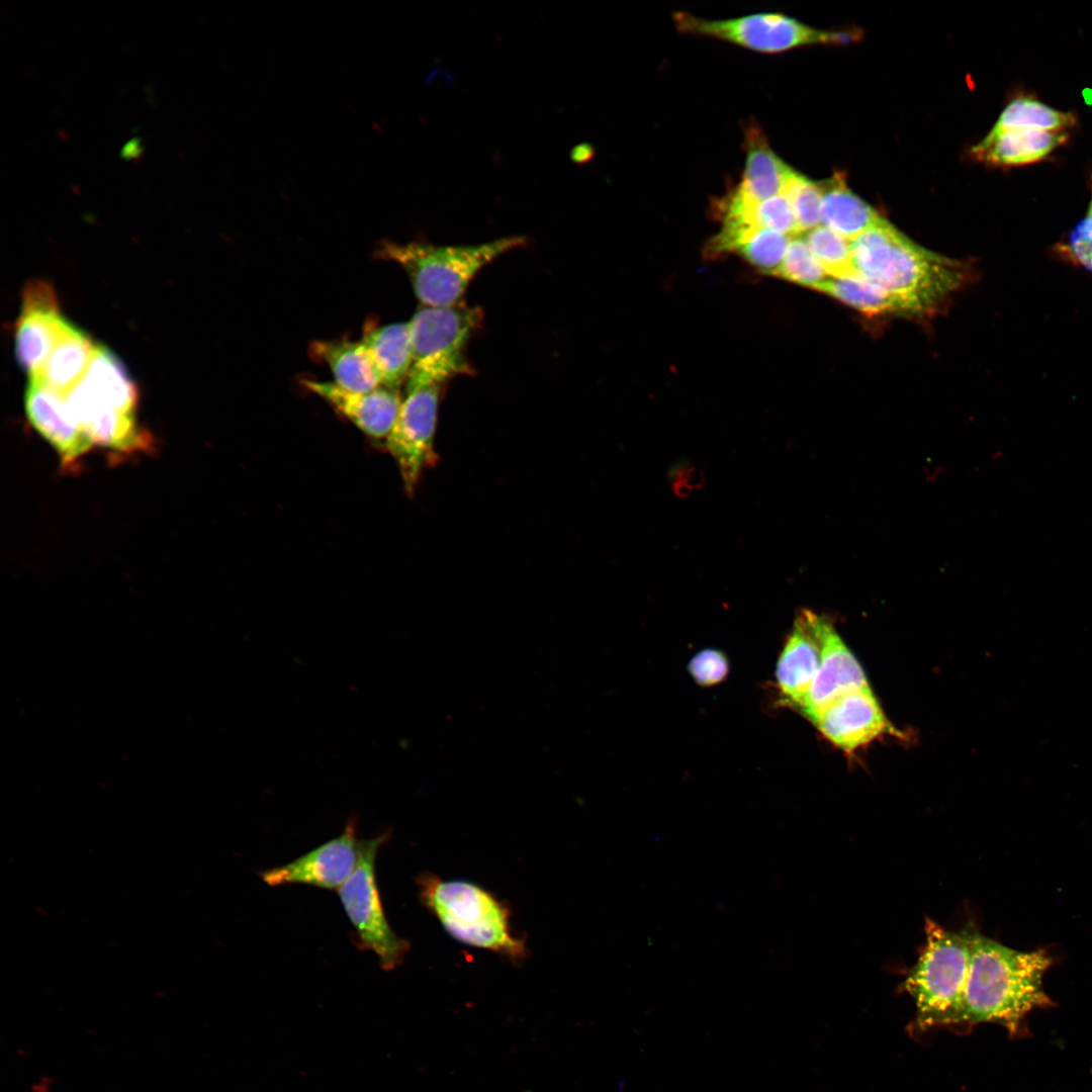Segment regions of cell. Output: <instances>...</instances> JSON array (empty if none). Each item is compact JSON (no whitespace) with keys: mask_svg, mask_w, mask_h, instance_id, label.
Wrapping results in <instances>:
<instances>
[{"mask_svg":"<svg viewBox=\"0 0 1092 1092\" xmlns=\"http://www.w3.org/2000/svg\"><path fill=\"white\" fill-rule=\"evenodd\" d=\"M1052 964L1045 949L1016 950L973 929L960 1024L993 1022L1022 1035L1027 1014L1053 1004L1042 985Z\"/></svg>","mask_w":1092,"mask_h":1092,"instance_id":"obj_1","label":"cell"},{"mask_svg":"<svg viewBox=\"0 0 1092 1092\" xmlns=\"http://www.w3.org/2000/svg\"><path fill=\"white\" fill-rule=\"evenodd\" d=\"M850 247L856 275L911 299L928 313L967 276L961 262L914 243L887 219L851 240Z\"/></svg>","mask_w":1092,"mask_h":1092,"instance_id":"obj_2","label":"cell"},{"mask_svg":"<svg viewBox=\"0 0 1092 1092\" xmlns=\"http://www.w3.org/2000/svg\"><path fill=\"white\" fill-rule=\"evenodd\" d=\"M524 237H505L474 245L382 242L378 257L400 266L422 306L461 302L469 283L487 264L525 245Z\"/></svg>","mask_w":1092,"mask_h":1092,"instance_id":"obj_3","label":"cell"},{"mask_svg":"<svg viewBox=\"0 0 1092 1092\" xmlns=\"http://www.w3.org/2000/svg\"><path fill=\"white\" fill-rule=\"evenodd\" d=\"M422 904L455 939L512 960L524 959L527 946L511 928L510 912L491 893L466 881H445L431 873L416 880Z\"/></svg>","mask_w":1092,"mask_h":1092,"instance_id":"obj_4","label":"cell"},{"mask_svg":"<svg viewBox=\"0 0 1092 1092\" xmlns=\"http://www.w3.org/2000/svg\"><path fill=\"white\" fill-rule=\"evenodd\" d=\"M972 934L973 929L950 931L926 918L925 942L903 987L915 1003L921 1028L960 1024Z\"/></svg>","mask_w":1092,"mask_h":1092,"instance_id":"obj_5","label":"cell"},{"mask_svg":"<svg viewBox=\"0 0 1092 1092\" xmlns=\"http://www.w3.org/2000/svg\"><path fill=\"white\" fill-rule=\"evenodd\" d=\"M482 320L479 307L463 302L419 308L408 321L413 362L405 390L442 385L452 377L470 373L466 348Z\"/></svg>","mask_w":1092,"mask_h":1092,"instance_id":"obj_6","label":"cell"},{"mask_svg":"<svg viewBox=\"0 0 1092 1092\" xmlns=\"http://www.w3.org/2000/svg\"><path fill=\"white\" fill-rule=\"evenodd\" d=\"M388 833L362 840L358 863L338 890L340 901L354 927L356 944L373 951L380 967L390 971L400 965L411 944L391 928L383 909L376 882L375 860Z\"/></svg>","mask_w":1092,"mask_h":1092,"instance_id":"obj_7","label":"cell"},{"mask_svg":"<svg viewBox=\"0 0 1092 1092\" xmlns=\"http://www.w3.org/2000/svg\"><path fill=\"white\" fill-rule=\"evenodd\" d=\"M673 20L680 32L725 40L760 53H780L815 43L840 44L857 38L853 32L818 30L780 13L711 20L676 12Z\"/></svg>","mask_w":1092,"mask_h":1092,"instance_id":"obj_8","label":"cell"},{"mask_svg":"<svg viewBox=\"0 0 1092 1092\" xmlns=\"http://www.w3.org/2000/svg\"><path fill=\"white\" fill-rule=\"evenodd\" d=\"M441 385L405 390L395 423L385 439L405 492H415L425 469L436 461L435 434Z\"/></svg>","mask_w":1092,"mask_h":1092,"instance_id":"obj_9","label":"cell"},{"mask_svg":"<svg viewBox=\"0 0 1092 1092\" xmlns=\"http://www.w3.org/2000/svg\"><path fill=\"white\" fill-rule=\"evenodd\" d=\"M361 841L357 837V817L351 816L337 837L282 866L259 873L269 886L304 884L339 890L355 870Z\"/></svg>","mask_w":1092,"mask_h":1092,"instance_id":"obj_10","label":"cell"},{"mask_svg":"<svg viewBox=\"0 0 1092 1092\" xmlns=\"http://www.w3.org/2000/svg\"><path fill=\"white\" fill-rule=\"evenodd\" d=\"M65 399L84 429L105 411L135 414L139 393L119 359L106 348L97 346L86 374Z\"/></svg>","mask_w":1092,"mask_h":1092,"instance_id":"obj_11","label":"cell"},{"mask_svg":"<svg viewBox=\"0 0 1092 1092\" xmlns=\"http://www.w3.org/2000/svg\"><path fill=\"white\" fill-rule=\"evenodd\" d=\"M71 325L59 312L56 293L48 283L38 280L25 286L16 322L15 352L18 364L30 377L39 372Z\"/></svg>","mask_w":1092,"mask_h":1092,"instance_id":"obj_12","label":"cell"},{"mask_svg":"<svg viewBox=\"0 0 1092 1092\" xmlns=\"http://www.w3.org/2000/svg\"><path fill=\"white\" fill-rule=\"evenodd\" d=\"M24 405L30 424L55 448L63 468L74 469L94 443L72 415L65 397L30 379Z\"/></svg>","mask_w":1092,"mask_h":1092,"instance_id":"obj_13","label":"cell"},{"mask_svg":"<svg viewBox=\"0 0 1092 1092\" xmlns=\"http://www.w3.org/2000/svg\"><path fill=\"white\" fill-rule=\"evenodd\" d=\"M813 722L826 739L848 753L891 730L870 687L836 700Z\"/></svg>","mask_w":1092,"mask_h":1092,"instance_id":"obj_14","label":"cell"},{"mask_svg":"<svg viewBox=\"0 0 1092 1092\" xmlns=\"http://www.w3.org/2000/svg\"><path fill=\"white\" fill-rule=\"evenodd\" d=\"M869 688L863 670L825 618L821 625V660L801 708L814 721L841 697Z\"/></svg>","mask_w":1092,"mask_h":1092,"instance_id":"obj_15","label":"cell"},{"mask_svg":"<svg viewBox=\"0 0 1092 1092\" xmlns=\"http://www.w3.org/2000/svg\"><path fill=\"white\" fill-rule=\"evenodd\" d=\"M303 385L374 439L387 438L402 402L399 390L385 386L360 392L346 390L335 382L304 380Z\"/></svg>","mask_w":1092,"mask_h":1092,"instance_id":"obj_16","label":"cell"},{"mask_svg":"<svg viewBox=\"0 0 1092 1092\" xmlns=\"http://www.w3.org/2000/svg\"><path fill=\"white\" fill-rule=\"evenodd\" d=\"M824 617L803 612L795 622L777 664V682L783 695L801 706L821 660V625Z\"/></svg>","mask_w":1092,"mask_h":1092,"instance_id":"obj_17","label":"cell"},{"mask_svg":"<svg viewBox=\"0 0 1092 1092\" xmlns=\"http://www.w3.org/2000/svg\"><path fill=\"white\" fill-rule=\"evenodd\" d=\"M745 153L742 179L732 195L743 202H759L782 194L794 170L775 154L761 130L753 125L746 130Z\"/></svg>","mask_w":1092,"mask_h":1092,"instance_id":"obj_18","label":"cell"},{"mask_svg":"<svg viewBox=\"0 0 1092 1092\" xmlns=\"http://www.w3.org/2000/svg\"><path fill=\"white\" fill-rule=\"evenodd\" d=\"M1067 138L1064 131L1015 128L986 136L972 153L978 160L993 166H1020L1043 160Z\"/></svg>","mask_w":1092,"mask_h":1092,"instance_id":"obj_19","label":"cell"},{"mask_svg":"<svg viewBox=\"0 0 1092 1092\" xmlns=\"http://www.w3.org/2000/svg\"><path fill=\"white\" fill-rule=\"evenodd\" d=\"M822 194V224L851 241L885 220L870 204L847 186L844 177L835 173L819 182Z\"/></svg>","mask_w":1092,"mask_h":1092,"instance_id":"obj_20","label":"cell"},{"mask_svg":"<svg viewBox=\"0 0 1092 1092\" xmlns=\"http://www.w3.org/2000/svg\"><path fill=\"white\" fill-rule=\"evenodd\" d=\"M361 341L369 352L381 386L398 390L406 383L413 362L410 322L375 328Z\"/></svg>","mask_w":1092,"mask_h":1092,"instance_id":"obj_21","label":"cell"},{"mask_svg":"<svg viewBox=\"0 0 1092 1092\" xmlns=\"http://www.w3.org/2000/svg\"><path fill=\"white\" fill-rule=\"evenodd\" d=\"M98 345L71 325L39 372L30 377L59 394H68L84 377Z\"/></svg>","mask_w":1092,"mask_h":1092,"instance_id":"obj_22","label":"cell"},{"mask_svg":"<svg viewBox=\"0 0 1092 1092\" xmlns=\"http://www.w3.org/2000/svg\"><path fill=\"white\" fill-rule=\"evenodd\" d=\"M868 314L923 315L920 304L854 274L828 277L815 289Z\"/></svg>","mask_w":1092,"mask_h":1092,"instance_id":"obj_23","label":"cell"},{"mask_svg":"<svg viewBox=\"0 0 1092 1092\" xmlns=\"http://www.w3.org/2000/svg\"><path fill=\"white\" fill-rule=\"evenodd\" d=\"M313 354L331 369L335 383L351 391H370L381 386L369 352L362 341H315Z\"/></svg>","mask_w":1092,"mask_h":1092,"instance_id":"obj_24","label":"cell"},{"mask_svg":"<svg viewBox=\"0 0 1092 1092\" xmlns=\"http://www.w3.org/2000/svg\"><path fill=\"white\" fill-rule=\"evenodd\" d=\"M1075 123L1072 113L1052 108L1033 97L1019 96L1008 103L987 136L1015 128L1063 131Z\"/></svg>","mask_w":1092,"mask_h":1092,"instance_id":"obj_25","label":"cell"},{"mask_svg":"<svg viewBox=\"0 0 1092 1092\" xmlns=\"http://www.w3.org/2000/svg\"><path fill=\"white\" fill-rule=\"evenodd\" d=\"M804 240L829 277L855 274L850 241L823 224L808 231Z\"/></svg>","mask_w":1092,"mask_h":1092,"instance_id":"obj_26","label":"cell"},{"mask_svg":"<svg viewBox=\"0 0 1092 1092\" xmlns=\"http://www.w3.org/2000/svg\"><path fill=\"white\" fill-rule=\"evenodd\" d=\"M791 237L768 230L755 229L736 251L762 273L776 275L789 247Z\"/></svg>","mask_w":1092,"mask_h":1092,"instance_id":"obj_27","label":"cell"},{"mask_svg":"<svg viewBox=\"0 0 1092 1092\" xmlns=\"http://www.w3.org/2000/svg\"><path fill=\"white\" fill-rule=\"evenodd\" d=\"M783 194L792 206L800 233L822 223V194L819 183L794 171Z\"/></svg>","mask_w":1092,"mask_h":1092,"instance_id":"obj_28","label":"cell"},{"mask_svg":"<svg viewBox=\"0 0 1092 1092\" xmlns=\"http://www.w3.org/2000/svg\"><path fill=\"white\" fill-rule=\"evenodd\" d=\"M776 276L814 290L829 277L801 238L791 239Z\"/></svg>","mask_w":1092,"mask_h":1092,"instance_id":"obj_29","label":"cell"},{"mask_svg":"<svg viewBox=\"0 0 1092 1092\" xmlns=\"http://www.w3.org/2000/svg\"><path fill=\"white\" fill-rule=\"evenodd\" d=\"M688 670L697 684L710 687L726 678L729 663L724 653L717 649L707 648L692 657Z\"/></svg>","mask_w":1092,"mask_h":1092,"instance_id":"obj_30","label":"cell"},{"mask_svg":"<svg viewBox=\"0 0 1092 1092\" xmlns=\"http://www.w3.org/2000/svg\"><path fill=\"white\" fill-rule=\"evenodd\" d=\"M1063 258L1075 265L1082 266L1092 273V237L1075 238L1069 236L1067 242L1060 244L1057 251Z\"/></svg>","mask_w":1092,"mask_h":1092,"instance_id":"obj_31","label":"cell"},{"mask_svg":"<svg viewBox=\"0 0 1092 1092\" xmlns=\"http://www.w3.org/2000/svg\"><path fill=\"white\" fill-rule=\"evenodd\" d=\"M1092 182V178H1091ZM1092 189V184H1091ZM1075 238H1090L1092 237V197L1089 204L1088 211L1085 217L1077 224V226L1070 234Z\"/></svg>","mask_w":1092,"mask_h":1092,"instance_id":"obj_32","label":"cell"},{"mask_svg":"<svg viewBox=\"0 0 1092 1092\" xmlns=\"http://www.w3.org/2000/svg\"><path fill=\"white\" fill-rule=\"evenodd\" d=\"M592 148L587 145H580L573 148L571 152V159L574 162H584L590 157Z\"/></svg>","mask_w":1092,"mask_h":1092,"instance_id":"obj_33","label":"cell"}]
</instances>
